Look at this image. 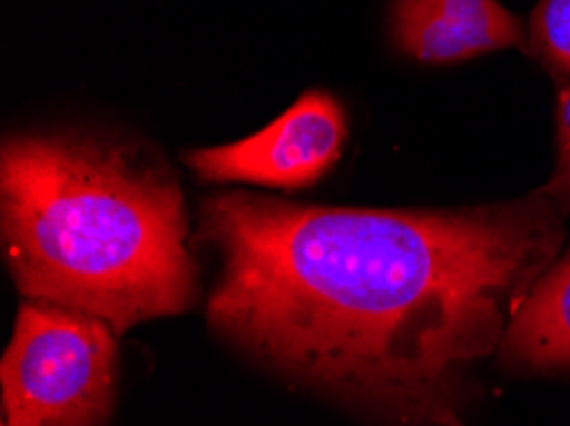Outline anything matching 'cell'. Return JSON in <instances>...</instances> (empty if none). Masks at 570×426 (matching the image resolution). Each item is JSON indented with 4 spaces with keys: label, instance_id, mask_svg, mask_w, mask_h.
Returning a JSON list of instances; mask_svg holds the SVG:
<instances>
[{
    "label": "cell",
    "instance_id": "9c48e42d",
    "mask_svg": "<svg viewBox=\"0 0 570 426\" xmlns=\"http://www.w3.org/2000/svg\"><path fill=\"white\" fill-rule=\"evenodd\" d=\"M3 426H8V424H6V422H3Z\"/></svg>",
    "mask_w": 570,
    "mask_h": 426
},
{
    "label": "cell",
    "instance_id": "6da1fadb",
    "mask_svg": "<svg viewBox=\"0 0 570 426\" xmlns=\"http://www.w3.org/2000/svg\"><path fill=\"white\" fill-rule=\"evenodd\" d=\"M200 240L220 254L210 325L274 370L392 426H461L469 368L566 238L542 192L469 210L203 199Z\"/></svg>",
    "mask_w": 570,
    "mask_h": 426
},
{
    "label": "cell",
    "instance_id": "5b68a950",
    "mask_svg": "<svg viewBox=\"0 0 570 426\" xmlns=\"http://www.w3.org/2000/svg\"><path fill=\"white\" fill-rule=\"evenodd\" d=\"M394 39L420 62H463L522 43V23L497 0H394Z\"/></svg>",
    "mask_w": 570,
    "mask_h": 426
},
{
    "label": "cell",
    "instance_id": "ba28073f",
    "mask_svg": "<svg viewBox=\"0 0 570 426\" xmlns=\"http://www.w3.org/2000/svg\"><path fill=\"white\" fill-rule=\"evenodd\" d=\"M550 197L560 212L570 215V80H560L558 92V167L546 187L538 189Z\"/></svg>",
    "mask_w": 570,
    "mask_h": 426
},
{
    "label": "cell",
    "instance_id": "7a4b0ae2",
    "mask_svg": "<svg viewBox=\"0 0 570 426\" xmlns=\"http://www.w3.org/2000/svg\"><path fill=\"white\" fill-rule=\"evenodd\" d=\"M3 254L26 297L116 333L195 301L177 181L95 138L13 136L0 159Z\"/></svg>",
    "mask_w": 570,
    "mask_h": 426
},
{
    "label": "cell",
    "instance_id": "3957f363",
    "mask_svg": "<svg viewBox=\"0 0 570 426\" xmlns=\"http://www.w3.org/2000/svg\"><path fill=\"white\" fill-rule=\"evenodd\" d=\"M116 329L57 304H23L0 365L8 426H102L116 398Z\"/></svg>",
    "mask_w": 570,
    "mask_h": 426
},
{
    "label": "cell",
    "instance_id": "8992f818",
    "mask_svg": "<svg viewBox=\"0 0 570 426\" xmlns=\"http://www.w3.org/2000/svg\"><path fill=\"white\" fill-rule=\"evenodd\" d=\"M507 365L530 370L570 368V246L552 260L512 317L499 347Z\"/></svg>",
    "mask_w": 570,
    "mask_h": 426
},
{
    "label": "cell",
    "instance_id": "52a82bcc",
    "mask_svg": "<svg viewBox=\"0 0 570 426\" xmlns=\"http://www.w3.org/2000/svg\"><path fill=\"white\" fill-rule=\"evenodd\" d=\"M530 49L552 72L570 77V0H540L530 21Z\"/></svg>",
    "mask_w": 570,
    "mask_h": 426
},
{
    "label": "cell",
    "instance_id": "277c9868",
    "mask_svg": "<svg viewBox=\"0 0 570 426\" xmlns=\"http://www.w3.org/2000/svg\"><path fill=\"white\" fill-rule=\"evenodd\" d=\"M345 112L333 95L313 90L272 126L244 141L189 151L187 167L205 181H248L276 189L315 185L341 159Z\"/></svg>",
    "mask_w": 570,
    "mask_h": 426
}]
</instances>
